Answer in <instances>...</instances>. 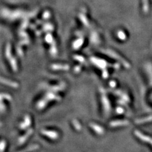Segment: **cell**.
Returning a JSON list of instances; mask_svg holds the SVG:
<instances>
[{
    "mask_svg": "<svg viewBox=\"0 0 152 152\" xmlns=\"http://www.w3.org/2000/svg\"><path fill=\"white\" fill-rule=\"evenodd\" d=\"M43 133H44V134H45V135H49V133H50V131H44V132H43ZM51 136L52 138H53V139H55V138H57L58 136V134L57 133H54V132H53V131H51Z\"/></svg>",
    "mask_w": 152,
    "mask_h": 152,
    "instance_id": "obj_1",
    "label": "cell"
}]
</instances>
